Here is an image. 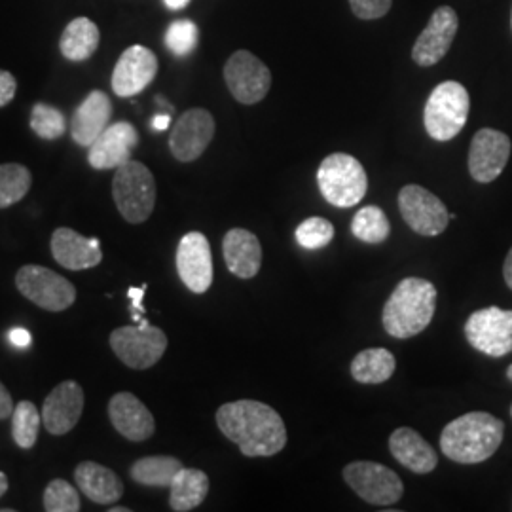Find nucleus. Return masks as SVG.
Wrapping results in <instances>:
<instances>
[{
	"label": "nucleus",
	"instance_id": "1",
	"mask_svg": "<svg viewBox=\"0 0 512 512\" xmlns=\"http://www.w3.org/2000/svg\"><path fill=\"white\" fill-rule=\"evenodd\" d=\"M220 433L238 444L245 458H270L287 444L283 418L268 404L243 399L217 410Z\"/></svg>",
	"mask_w": 512,
	"mask_h": 512
},
{
	"label": "nucleus",
	"instance_id": "2",
	"mask_svg": "<svg viewBox=\"0 0 512 512\" xmlns=\"http://www.w3.org/2000/svg\"><path fill=\"white\" fill-rule=\"evenodd\" d=\"M505 437V423L488 412H469L450 421L440 433L442 454L461 465L492 458Z\"/></svg>",
	"mask_w": 512,
	"mask_h": 512
},
{
	"label": "nucleus",
	"instance_id": "3",
	"mask_svg": "<svg viewBox=\"0 0 512 512\" xmlns=\"http://www.w3.org/2000/svg\"><path fill=\"white\" fill-rule=\"evenodd\" d=\"M437 310V289L421 277H406L385 302L382 323L389 336L406 340L427 329Z\"/></svg>",
	"mask_w": 512,
	"mask_h": 512
},
{
	"label": "nucleus",
	"instance_id": "4",
	"mask_svg": "<svg viewBox=\"0 0 512 512\" xmlns=\"http://www.w3.org/2000/svg\"><path fill=\"white\" fill-rule=\"evenodd\" d=\"M471 109V99L465 86L456 80H448L439 84L425 103L423 124L431 139L446 143L458 137L465 128Z\"/></svg>",
	"mask_w": 512,
	"mask_h": 512
},
{
	"label": "nucleus",
	"instance_id": "5",
	"mask_svg": "<svg viewBox=\"0 0 512 512\" xmlns=\"http://www.w3.org/2000/svg\"><path fill=\"white\" fill-rule=\"evenodd\" d=\"M317 183L323 198L340 209L357 205L368 190L365 167L357 158L344 152H334L321 162Z\"/></svg>",
	"mask_w": 512,
	"mask_h": 512
},
{
	"label": "nucleus",
	"instance_id": "6",
	"mask_svg": "<svg viewBox=\"0 0 512 512\" xmlns=\"http://www.w3.org/2000/svg\"><path fill=\"white\" fill-rule=\"evenodd\" d=\"M112 198L129 224H143L156 205V181L147 165L129 160L112 179Z\"/></svg>",
	"mask_w": 512,
	"mask_h": 512
},
{
	"label": "nucleus",
	"instance_id": "7",
	"mask_svg": "<svg viewBox=\"0 0 512 512\" xmlns=\"http://www.w3.org/2000/svg\"><path fill=\"white\" fill-rule=\"evenodd\" d=\"M344 480L363 501L389 507L401 501L404 484L401 476L376 461H355L344 469Z\"/></svg>",
	"mask_w": 512,
	"mask_h": 512
},
{
	"label": "nucleus",
	"instance_id": "8",
	"mask_svg": "<svg viewBox=\"0 0 512 512\" xmlns=\"http://www.w3.org/2000/svg\"><path fill=\"white\" fill-rule=\"evenodd\" d=\"M110 348L116 357L135 370H147L164 357L167 336L162 329L139 323L135 327H120L110 334Z\"/></svg>",
	"mask_w": 512,
	"mask_h": 512
},
{
	"label": "nucleus",
	"instance_id": "9",
	"mask_svg": "<svg viewBox=\"0 0 512 512\" xmlns=\"http://www.w3.org/2000/svg\"><path fill=\"white\" fill-rule=\"evenodd\" d=\"M19 293L46 311H65L76 300V289L69 279L50 268L29 264L16 274Z\"/></svg>",
	"mask_w": 512,
	"mask_h": 512
},
{
	"label": "nucleus",
	"instance_id": "10",
	"mask_svg": "<svg viewBox=\"0 0 512 512\" xmlns=\"http://www.w3.org/2000/svg\"><path fill=\"white\" fill-rule=\"evenodd\" d=\"M467 342L488 357L512 353V310L490 306L478 310L465 323Z\"/></svg>",
	"mask_w": 512,
	"mask_h": 512
},
{
	"label": "nucleus",
	"instance_id": "11",
	"mask_svg": "<svg viewBox=\"0 0 512 512\" xmlns=\"http://www.w3.org/2000/svg\"><path fill=\"white\" fill-rule=\"evenodd\" d=\"M399 209L412 232L435 238L448 228L450 213L433 192L420 184H406L399 194Z\"/></svg>",
	"mask_w": 512,
	"mask_h": 512
},
{
	"label": "nucleus",
	"instance_id": "12",
	"mask_svg": "<svg viewBox=\"0 0 512 512\" xmlns=\"http://www.w3.org/2000/svg\"><path fill=\"white\" fill-rule=\"evenodd\" d=\"M224 80L241 105L260 103L272 88L270 69L247 50H238L224 65Z\"/></svg>",
	"mask_w": 512,
	"mask_h": 512
},
{
	"label": "nucleus",
	"instance_id": "13",
	"mask_svg": "<svg viewBox=\"0 0 512 512\" xmlns=\"http://www.w3.org/2000/svg\"><path fill=\"white\" fill-rule=\"evenodd\" d=\"M215 137V118L209 110L190 109L181 114L169 135V150L179 162H194Z\"/></svg>",
	"mask_w": 512,
	"mask_h": 512
},
{
	"label": "nucleus",
	"instance_id": "14",
	"mask_svg": "<svg viewBox=\"0 0 512 512\" xmlns=\"http://www.w3.org/2000/svg\"><path fill=\"white\" fill-rule=\"evenodd\" d=\"M511 158V139L497 129H480L469 148V173L476 183L495 181Z\"/></svg>",
	"mask_w": 512,
	"mask_h": 512
},
{
	"label": "nucleus",
	"instance_id": "15",
	"mask_svg": "<svg viewBox=\"0 0 512 512\" xmlns=\"http://www.w3.org/2000/svg\"><path fill=\"white\" fill-rule=\"evenodd\" d=\"M459 18L454 8L440 6L429 19L427 27L421 31L420 37L412 48V59L420 67H433L454 44L458 35Z\"/></svg>",
	"mask_w": 512,
	"mask_h": 512
},
{
	"label": "nucleus",
	"instance_id": "16",
	"mask_svg": "<svg viewBox=\"0 0 512 512\" xmlns=\"http://www.w3.org/2000/svg\"><path fill=\"white\" fill-rule=\"evenodd\" d=\"M177 272L192 293L203 294L213 283V255L202 232H188L177 247Z\"/></svg>",
	"mask_w": 512,
	"mask_h": 512
},
{
	"label": "nucleus",
	"instance_id": "17",
	"mask_svg": "<svg viewBox=\"0 0 512 512\" xmlns=\"http://www.w3.org/2000/svg\"><path fill=\"white\" fill-rule=\"evenodd\" d=\"M158 74V57L147 46H129L116 61L112 73V92L118 97H133L148 88Z\"/></svg>",
	"mask_w": 512,
	"mask_h": 512
},
{
	"label": "nucleus",
	"instance_id": "18",
	"mask_svg": "<svg viewBox=\"0 0 512 512\" xmlns=\"http://www.w3.org/2000/svg\"><path fill=\"white\" fill-rule=\"evenodd\" d=\"M84 412V389L80 385L67 380L52 389L42 406V423L44 429L55 435H67L80 420Z\"/></svg>",
	"mask_w": 512,
	"mask_h": 512
},
{
	"label": "nucleus",
	"instance_id": "19",
	"mask_svg": "<svg viewBox=\"0 0 512 512\" xmlns=\"http://www.w3.org/2000/svg\"><path fill=\"white\" fill-rule=\"evenodd\" d=\"M139 145V133L129 122H116L93 141L88 162L97 171L118 169L131 160L133 150Z\"/></svg>",
	"mask_w": 512,
	"mask_h": 512
},
{
	"label": "nucleus",
	"instance_id": "20",
	"mask_svg": "<svg viewBox=\"0 0 512 512\" xmlns=\"http://www.w3.org/2000/svg\"><path fill=\"white\" fill-rule=\"evenodd\" d=\"M109 418L114 429L131 442L148 440L156 431V421L145 404L133 393H116L109 403Z\"/></svg>",
	"mask_w": 512,
	"mask_h": 512
},
{
	"label": "nucleus",
	"instance_id": "21",
	"mask_svg": "<svg viewBox=\"0 0 512 512\" xmlns=\"http://www.w3.org/2000/svg\"><path fill=\"white\" fill-rule=\"evenodd\" d=\"M55 262L67 270L80 272L101 264L103 251L97 238H84L71 228H57L52 236Z\"/></svg>",
	"mask_w": 512,
	"mask_h": 512
},
{
	"label": "nucleus",
	"instance_id": "22",
	"mask_svg": "<svg viewBox=\"0 0 512 512\" xmlns=\"http://www.w3.org/2000/svg\"><path fill=\"white\" fill-rule=\"evenodd\" d=\"M112 116L110 97L101 90H93L90 95L74 110L71 122L73 141L80 147L90 148L93 141L109 128Z\"/></svg>",
	"mask_w": 512,
	"mask_h": 512
},
{
	"label": "nucleus",
	"instance_id": "23",
	"mask_svg": "<svg viewBox=\"0 0 512 512\" xmlns=\"http://www.w3.org/2000/svg\"><path fill=\"white\" fill-rule=\"evenodd\" d=\"M391 456L416 475H429L437 469L439 456L433 446L410 427H399L389 437Z\"/></svg>",
	"mask_w": 512,
	"mask_h": 512
},
{
	"label": "nucleus",
	"instance_id": "24",
	"mask_svg": "<svg viewBox=\"0 0 512 512\" xmlns=\"http://www.w3.org/2000/svg\"><path fill=\"white\" fill-rule=\"evenodd\" d=\"M222 255L228 270L239 279H253L262 266V247L253 232L232 228L222 239Z\"/></svg>",
	"mask_w": 512,
	"mask_h": 512
},
{
	"label": "nucleus",
	"instance_id": "25",
	"mask_svg": "<svg viewBox=\"0 0 512 512\" xmlns=\"http://www.w3.org/2000/svg\"><path fill=\"white\" fill-rule=\"evenodd\" d=\"M74 480L82 494L88 495L97 505H112L124 495L120 476L95 461H82L74 471Z\"/></svg>",
	"mask_w": 512,
	"mask_h": 512
},
{
	"label": "nucleus",
	"instance_id": "26",
	"mask_svg": "<svg viewBox=\"0 0 512 512\" xmlns=\"http://www.w3.org/2000/svg\"><path fill=\"white\" fill-rule=\"evenodd\" d=\"M99 40L101 31L92 19L76 18L65 27L59 40V50L65 59L80 63L88 61L95 54V50L99 48Z\"/></svg>",
	"mask_w": 512,
	"mask_h": 512
},
{
	"label": "nucleus",
	"instance_id": "27",
	"mask_svg": "<svg viewBox=\"0 0 512 512\" xmlns=\"http://www.w3.org/2000/svg\"><path fill=\"white\" fill-rule=\"evenodd\" d=\"M169 505L175 512L198 509L209 494V476L200 469H181L173 478Z\"/></svg>",
	"mask_w": 512,
	"mask_h": 512
},
{
	"label": "nucleus",
	"instance_id": "28",
	"mask_svg": "<svg viewBox=\"0 0 512 512\" xmlns=\"http://www.w3.org/2000/svg\"><path fill=\"white\" fill-rule=\"evenodd\" d=\"M395 368L397 363L389 349H363L351 363V376L359 384H384L393 376Z\"/></svg>",
	"mask_w": 512,
	"mask_h": 512
},
{
	"label": "nucleus",
	"instance_id": "29",
	"mask_svg": "<svg viewBox=\"0 0 512 512\" xmlns=\"http://www.w3.org/2000/svg\"><path fill=\"white\" fill-rule=\"evenodd\" d=\"M181 469H183L181 459L173 456H150V458L137 459L131 465L129 475L141 486L169 488L173 478Z\"/></svg>",
	"mask_w": 512,
	"mask_h": 512
},
{
	"label": "nucleus",
	"instance_id": "30",
	"mask_svg": "<svg viewBox=\"0 0 512 512\" xmlns=\"http://www.w3.org/2000/svg\"><path fill=\"white\" fill-rule=\"evenodd\" d=\"M351 232L353 236L370 245L384 243L391 234V224L385 217L384 211L376 205H366L351 220Z\"/></svg>",
	"mask_w": 512,
	"mask_h": 512
},
{
	"label": "nucleus",
	"instance_id": "31",
	"mask_svg": "<svg viewBox=\"0 0 512 512\" xmlns=\"http://www.w3.org/2000/svg\"><path fill=\"white\" fill-rule=\"evenodd\" d=\"M33 184L31 171L21 164L0 165V209L21 202Z\"/></svg>",
	"mask_w": 512,
	"mask_h": 512
},
{
	"label": "nucleus",
	"instance_id": "32",
	"mask_svg": "<svg viewBox=\"0 0 512 512\" xmlns=\"http://www.w3.org/2000/svg\"><path fill=\"white\" fill-rule=\"evenodd\" d=\"M42 423V414L37 406L29 401H21L12 414V437L19 448L31 450L37 444L38 431Z\"/></svg>",
	"mask_w": 512,
	"mask_h": 512
},
{
	"label": "nucleus",
	"instance_id": "33",
	"mask_svg": "<svg viewBox=\"0 0 512 512\" xmlns=\"http://www.w3.org/2000/svg\"><path fill=\"white\" fill-rule=\"evenodd\" d=\"M31 129L37 133L40 139L55 141V139L63 137L67 131L65 114L52 105L37 103L31 112Z\"/></svg>",
	"mask_w": 512,
	"mask_h": 512
},
{
	"label": "nucleus",
	"instance_id": "34",
	"mask_svg": "<svg viewBox=\"0 0 512 512\" xmlns=\"http://www.w3.org/2000/svg\"><path fill=\"white\" fill-rule=\"evenodd\" d=\"M198 40H200V29L190 19H177L165 31V46L177 57L192 54L198 46Z\"/></svg>",
	"mask_w": 512,
	"mask_h": 512
},
{
	"label": "nucleus",
	"instance_id": "35",
	"mask_svg": "<svg viewBox=\"0 0 512 512\" xmlns=\"http://www.w3.org/2000/svg\"><path fill=\"white\" fill-rule=\"evenodd\" d=\"M294 236H296L300 247L315 251V249H323L329 245L334 238V226L330 220L323 219V217H311L296 228Z\"/></svg>",
	"mask_w": 512,
	"mask_h": 512
},
{
	"label": "nucleus",
	"instance_id": "36",
	"mask_svg": "<svg viewBox=\"0 0 512 512\" xmlns=\"http://www.w3.org/2000/svg\"><path fill=\"white\" fill-rule=\"evenodd\" d=\"M44 509L48 512H78L80 497L67 480L55 478L44 490Z\"/></svg>",
	"mask_w": 512,
	"mask_h": 512
},
{
	"label": "nucleus",
	"instance_id": "37",
	"mask_svg": "<svg viewBox=\"0 0 512 512\" xmlns=\"http://www.w3.org/2000/svg\"><path fill=\"white\" fill-rule=\"evenodd\" d=\"M391 4L393 0H349L353 14L365 21L384 18L385 14L391 10Z\"/></svg>",
	"mask_w": 512,
	"mask_h": 512
},
{
	"label": "nucleus",
	"instance_id": "38",
	"mask_svg": "<svg viewBox=\"0 0 512 512\" xmlns=\"http://www.w3.org/2000/svg\"><path fill=\"white\" fill-rule=\"evenodd\" d=\"M18 92V82L14 78V74L0 69V109L10 105Z\"/></svg>",
	"mask_w": 512,
	"mask_h": 512
},
{
	"label": "nucleus",
	"instance_id": "39",
	"mask_svg": "<svg viewBox=\"0 0 512 512\" xmlns=\"http://www.w3.org/2000/svg\"><path fill=\"white\" fill-rule=\"evenodd\" d=\"M145 291H147V285H143V287H131L129 289V298H131V302H133V319L137 321V323H145L147 319L143 317V313H145V308H143V296H145Z\"/></svg>",
	"mask_w": 512,
	"mask_h": 512
},
{
	"label": "nucleus",
	"instance_id": "40",
	"mask_svg": "<svg viewBox=\"0 0 512 512\" xmlns=\"http://www.w3.org/2000/svg\"><path fill=\"white\" fill-rule=\"evenodd\" d=\"M14 414V401L8 393V389L0 382V420H6Z\"/></svg>",
	"mask_w": 512,
	"mask_h": 512
},
{
	"label": "nucleus",
	"instance_id": "41",
	"mask_svg": "<svg viewBox=\"0 0 512 512\" xmlns=\"http://www.w3.org/2000/svg\"><path fill=\"white\" fill-rule=\"evenodd\" d=\"M10 342L19 349H27L33 342V336L27 329H14L10 332Z\"/></svg>",
	"mask_w": 512,
	"mask_h": 512
},
{
	"label": "nucleus",
	"instance_id": "42",
	"mask_svg": "<svg viewBox=\"0 0 512 512\" xmlns=\"http://www.w3.org/2000/svg\"><path fill=\"white\" fill-rule=\"evenodd\" d=\"M171 124V116L169 114H158L152 118V128L156 131H165Z\"/></svg>",
	"mask_w": 512,
	"mask_h": 512
},
{
	"label": "nucleus",
	"instance_id": "43",
	"mask_svg": "<svg viewBox=\"0 0 512 512\" xmlns=\"http://www.w3.org/2000/svg\"><path fill=\"white\" fill-rule=\"evenodd\" d=\"M503 277H505V283L509 285V289L512 291V249L505 258V264H503Z\"/></svg>",
	"mask_w": 512,
	"mask_h": 512
},
{
	"label": "nucleus",
	"instance_id": "44",
	"mask_svg": "<svg viewBox=\"0 0 512 512\" xmlns=\"http://www.w3.org/2000/svg\"><path fill=\"white\" fill-rule=\"evenodd\" d=\"M164 2L169 10H183L190 4V0H164Z\"/></svg>",
	"mask_w": 512,
	"mask_h": 512
},
{
	"label": "nucleus",
	"instance_id": "45",
	"mask_svg": "<svg viewBox=\"0 0 512 512\" xmlns=\"http://www.w3.org/2000/svg\"><path fill=\"white\" fill-rule=\"evenodd\" d=\"M6 490H8V476L0 473V497L6 494Z\"/></svg>",
	"mask_w": 512,
	"mask_h": 512
},
{
	"label": "nucleus",
	"instance_id": "46",
	"mask_svg": "<svg viewBox=\"0 0 512 512\" xmlns=\"http://www.w3.org/2000/svg\"><path fill=\"white\" fill-rule=\"evenodd\" d=\"M110 512H129V509H126V507H112Z\"/></svg>",
	"mask_w": 512,
	"mask_h": 512
},
{
	"label": "nucleus",
	"instance_id": "47",
	"mask_svg": "<svg viewBox=\"0 0 512 512\" xmlns=\"http://www.w3.org/2000/svg\"><path fill=\"white\" fill-rule=\"evenodd\" d=\"M507 378L512 382V365L507 368Z\"/></svg>",
	"mask_w": 512,
	"mask_h": 512
},
{
	"label": "nucleus",
	"instance_id": "48",
	"mask_svg": "<svg viewBox=\"0 0 512 512\" xmlns=\"http://www.w3.org/2000/svg\"><path fill=\"white\" fill-rule=\"evenodd\" d=\"M511 416H512V406H511Z\"/></svg>",
	"mask_w": 512,
	"mask_h": 512
},
{
	"label": "nucleus",
	"instance_id": "49",
	"mask_svg": "<svg viewBox=\"0 0 512 512\" xmlns=\"http://www.w3.org/2000/svg\"><path fill=\"white\" fill-rule=\"evenodd\" d=\"M511 25H512V16H511Z\"/></svg>",
	"mask_w": 512,
	"mask_h": 512
}]
</instances>
